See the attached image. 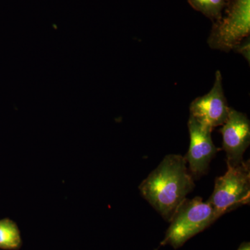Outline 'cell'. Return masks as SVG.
<instances>
[{
	"label": "cell",
	"instance_id": "1",
	"mask_svg": "<svg viewBox=\"0 0 250 250\" xmlns=\"http://www.w3.org/2000/svg\"><path fill=\"white\" fill-rule=\"evenodd\" d=\"M187 163L182 155L166 156L139 186L141 195L169 222L193 189Z\"/></svg>",
	"mask_w": 250,
	"mask_h": 250
},
{
	"label": "cell",
	"instance_id": "2",
	"mask_svg": "<svg viewBox=\"0 0 250 250\" xmlns=\"http://www.w3.org/2000/svg\"><path fill=\"white\" fill-rule=\"evenodd\" d=\"M220 216L208 202L201 197L186 200L179 207L170 221L162 246L170 245L174 249L208 228Z\"/></svg>",
	"mask_w": 250,
	"mask_h": 250
},
{
	"label": "cell",
	"instance_id": "3",
	"mask_svg": "<svg viewBox=\"0 0 250 250\" xmlns=\"http://www.w3.org/2000/svg\"><path fill=\"white\" fill-rule=\"evenodd\" d=\"M215 179L214 190L208 202L219 216L250 203V161L232 165Z\"/></svg>",
	"mask_w": 250,
	"mask_h": 250
},
{
	"label": "cell",
	"instance_id": "4",
	"mask_svg": "<svg viewBox=\"0 0 250 250\" xmlns=\"http://www.w3.org/2000/svg\"><path fill=\"white\" fill-rule=\"evenodd\" d=\"M250 0H230L226 16L215 22L208 39L210 48L229 52L249 37Z\"/></svg>",
	"mask_w": 250,
	"mask_h": 250
},
{
	"label": "cell",
	"instance_id": "5",
	"mask_svg": "<svg viewBox=\"0 0 250 250\" xmlns=\"http://www.w3.org/2000/svg\"><path fill=\"white\" fill-rule=\"evenodd\" d=\"M231 108L224 94L221 72H216L213 88L190 104V116L211 129L222 126L228 119Z\"/></svg>",
	"mask_w": 250,
	"mask_h": 250
},
{
	"label": "cell",
	"instance_id": "6",
	"mask_svg": "<svg viewBox=\"0 0 250 250\" xmlns=\"http://www.w3.org/2000/svg\"><path fill=\"white\" fill-rule=\"evenodd\" d=\"M190 147L185 157L190 174L200 177L207 172L211 159L218 151L212 141V130L201 124L191 116L188 122Z\"/></svg>",
	"mask_w": 250,
	"mask_h": 250
},
{
	"label": "cell",
	"instance_id": "7",
	"mask_svg": "<svg viewBox=\"0 0 250 250\" xmlns=\"http://www.w3.org/2000/svg\"><path fill=\"white\" fill-rule=\"evenodd\" d=\"M220 129L223 147L229 164L236 165L243 161V156L250 143V123L248 116L231 108L226 122Z\"/></svg>",
	"mask_w": 250,
	"mask_h": 250
},
{
	"label": "cell",
	"instance_id": "8",
	"mask_svg": "<svg viewBox=\"0 0 250 250\" xmlns=\"http://www.w3.org/2000/svg\"><path fill=\"white\" fill-rule=\"evenodd\" d=\"M21 245V232L16 223L9 218L0 220V248L18 250Z\"/></svg>",
	"mask_w": 250,
	"mask_h": 250
},
{
	"label": "cell",
	"instance_id": "9",
	"mask_svg": "<svg viewBox=\"0 0 250 250\" xmlns=\"http://www.w3.org/2000/svg\"><path fill=\"white\" fill-rule=\"evenodd\" d=\"M194 9L202 13L212 21H218L222 18L225 0H188Z\"/></svg>",
	"mask_w": 250,
	"mask_h": 250
},
{
	"label": "cell",
	"instance_id": "10",
	"mask_svg": "<svg viewBox=\"0 0 250 250\" xmlns=\"http://www.w3.org/2000/svg\"><path fill=\"white\" fill-rule=\"evenodd\" d=\"M233 50L236 51L242 54L246 60L250 62V39H247L246 41H242L238 45H237Z\"/></svg>",
	"mask_w": 250,
	"mask_h": 250
},
{
	"label": "cell",
	"instance_id": "11",
	"mask_svg": "<svg viewBox=\"0 0 250 250\" xmlns=\"http://www.w3.org/2000/svg\"><path fill=\"white\" fill-rule=\"evenodd\" d=\"M237 250H250V243H243L240 246L239 248Z\"/></svg>",
	"mask_w": 250,
	"mask_h": 250
}]
</instances>
